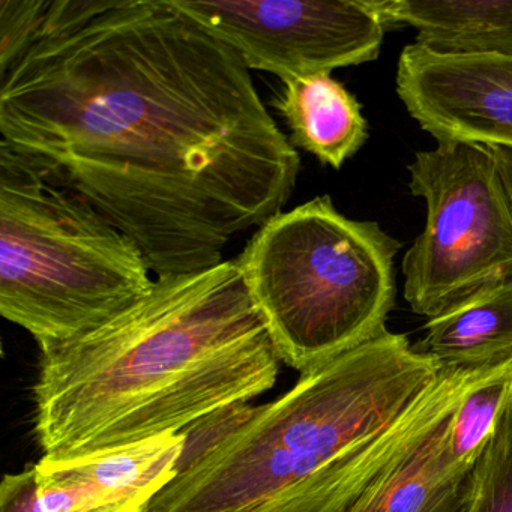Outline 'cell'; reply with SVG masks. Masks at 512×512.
<instances>
[{
	"label": "cell",
	"mask_w": 512,
	"mask_h": 512,
	"mask_svg": "<svg viewBox=\"0 0 512 512\" xmlns=\"http://www.w3.org/2000/svg\"><path fill=\"white\" fill-rule=\"evenodd\" d=\"M512 394V361L488 368L467 388L439 439L445 469L469 476Z\"/></svg>",
	"instance_id": "14"
},
{
	"label": "cell",
	"mask_w": 512,
	"mask_h": 512,
	"mask_svg": "<svg viewBox=\"0 0 512 512\" xmlns=\"http://www.w3.org/2000/svg\"><path fill=\"white\" fill-rule=\"evenodd\" d=\"M49 4L50 0H0V71L34 40Z\"/></svg>",
	"instance_id": "16"
},
{
	"label": "cell",
	"mask_w": 512,
	"mask_h": 512,
	"mask_svg": "<svg viewBox=\"0 0 512 512\" xmlns=\"http://www.w3.org/2000/svg\"><path fill=\"white\" fill-rule=\"evenodd\" d=\"M185 434L161 436L76 460L34 464L38 512H145L184 457Z\"/></svg>",
	"instance_id": "9"
},
{
	"label": "cell",
	"mask_w": 512,
	"mask_h": 512,
	"mask_svg": "<svg viewBox=\"0 0 512 512\" xmlns=\"http://www.w3.org/2000/svg\"><path fill=\"white\" fill-rule=\"evenodd\" d=\"M281 362L236 260L155 278L118 316L41 352L35 437L62 461L188 434L274 388Z\"/></svg>",
	"instance_id": "2"
},
{
	"label": "cell",
	"mask_w": 512,
	"mask_h": 512,
	"mask_svg": "<svg viewBox=\"0 0 512 512\" xmlns=\"http://www.w3.org/2000/svg\"><path fill=\"white\" fill-rule=\"evenodd\" d=\"M245 67L281 82L374 61L385 25L371 0H172Z\"/></svg>",
	"instance_id": "7"
},
{
	"label": "cell",
	"mask_w": 512,
	"mask_h": 512,
	"mask_svg": "<svg viewBox=\"0 0 512 512\" xmlns=\"http://www.w3.org/2000/svg\"><path fill=\"white\" fill-rule=\"evenodd\" d=\"M139 245L73 191L0 149V314L41 352L151 292Z\"/></svg>",
	"instance_id": "4"
},
{
	"label": "cell",
	"mask_w": 512,
	"mask_h": 512,
	"mask_svg": "<svg viewBox=\"0 0 512 512\" xmlns=\"http://www.w3.org/2000/svg\"><path fill=\"white\" fill-rule=\"evenodd\" d=\"M0 512H38V482L35 467L8 473L0 484Z\"/></svg>",
	"instance_id": "17"
},
{
	"label": "cell",
	"mask_w": 512,
	"mask_h": 512,
	"mask_svg": "<svg viewBox=\"0 0 512 512\" xmlns=\"http://www.w3.org/2000/svg\"><path fill=\"white\" fill-rule=\"evenodd\" d=\"M274 104L286 121L292 145L325 166L341 169L367 142L361 104L331 74L283 80Z\"/></svg>",
	"instance_id": "11"
},
{
	"label": "cell",
	"mask_w": 512,
	"mask_h": 512,
	"mask_svg": "<svg viewBox=\"0 0 512 512\" xmlns=\"http://www.w3.org/2000/svg\"><path fill=\"white\" fill-rule=\"evenodd\" d=\"M385 28L416 29L415 44L446 56H512V0H371Z\"/></svg>",
	"instance_id": "10"
},
{
	"label": "cell",
	"mask_w": 512,
	"mask_h": 512,
	"mask_svg": "<svg viewBox=\"0 0 512 512\" xmlns=\"http://www.w3.org/2000/svg\"><path fill=\"white\" fill-rule=\"evenodd\" d=\"M0 149L94 206L157 278L220 265L301 169L244 61L172 0H50L0 71Z\"/></svg>",
	"instance_id": "1"
},
{
	"label": "cell",
	"mask_w": 512,
	"mask_h": 512,
	"mask_svg": "<svg viewBox=\"0 0 512 512\" xmlns=\"http://www.w3.org/2000/svg\"><path fill=\"white\" fill-rule=\"evenodd\" d=\"M397 92L409 115L439 143L512 149V56H446L410 44Z\"/></svg>",
	"instance_id": "8"
},
{
	"label": "cell",
	"mask_w": 512,
	"mask_h": 512,
	"mask_svg": "<svg viewBox=\"0 0 512 512\" xmlns=\"http://www.w3.org/2000/svg\"><path fill=\"white\" fill-rule=\"evenodd\" d=\"M400 247L329 196L259 226L236 262L281 361L302 373L388 331Z\"/></svg>",
	"instance_id": "5"
},
{
	"label": "cell",
	"mask_w": 512,
	"mask_h": 512,
	"mask_svg": "<svg viewBox=\"0 0 512 512\" xmlns=\"http://www.w3.org/2000/svg\"><path fill=\"white\" fill-rule=\"evenodd\" d=\"M499 161L500 172H502L503 181L508 188L509 197L512 203V149L500 148V146H490Z\"/></svg>",
	"instance_id": "18"
},
{
	"label": "cell",
	"mask_w": 512,
	"mask_h": 512,
	"mask_svg": "<svg viewBox=\"0 0 512 512\" xmlns=\"http://www.w3.org/2000/svg\"><path fill=\"white\" fill-rule=\"evenodd\" d=\"M415 349L433 359L439 370L512 361V278L428 320Z\"/></svg>",
	"instance_id": "12"
},
{
	"label": "cell",
	"mask_w": 512,
	"mask_h": 512,
	"mask_svg": "<svg viewBox=\"0 0 512 512\" xmlns=\"http://www.w3.org/2000/svg\"><path fill=\"white\" fill-rule=\"evenodd\" d=\"M439 367L385 331L302 371L260 406L194 428L172 481L145 512H338L350 461L434 382Z\"/></svg>",
	"instance_id": "3"
},
{
	"label": "cell",
	"mask_w": 512,
	"mask_h": 512,
	"mask_svg": "<svg viewBox=\"0 0 512 512\" xmlns=\"http://www.w3.org/2000/svg\"><path fill=\"white\" fill-rule=\"evenodd\" d=\"M463 512H512V394L467 479Z\"/></svg>",
	"instance_id": "15"
},
{
	"label": "cell",
	"mask_w": 512,
	"mask_h": 512,
	"mask_svg": "<svg viewBox=\"0 0 512 512\" xmlns=\"http://www.w3.org/2000/svg\"><path fill=\"white\" fill-rule=\"evenodd\" d=\"M409 173L427 223L403 259L404 298L433 319L512 278V203L490 146L439 143Z\"/></svg>",
	"instance_id": "6"
},
{
	"label": "cell",
	"mask_w": 512,
	"mask_h": 512,
	"mask_svg": "<svg viewBox=\"0 0 512 512\" xmlns=\"http://www.w3.org/2000/svg\"><path fill=\"white\" fill-rule=\"evenodd\" d=\"M448 421L380 475L344 512H463L470 475L449 472L439 457L440 434Z\"/></svg>",
	"instance_id": "13"
}]
</instances>
